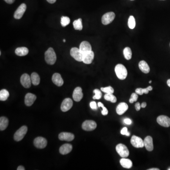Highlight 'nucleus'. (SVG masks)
<instances>
[{
    "instance_id": "1",
    "label": "nucleus",
    "mask_w": 170,
    "mask_h": 170,
    "mask_svg": "<svg viewBox=\"0 0 170 170\" xmlns=\"http://www.w3.org/2000/svg\"><path fill=\"white\" fill-rule=\"evenodd\" d=\"M46 63L50 65H53L56 61V55L53 48H49L45 54Z\"/></svg>"
},
{
    "instance_id": "2",
    "label": "nucleus",
    "mask_w": 170,
    "mask_h": 170,
    "mask_svg": "<svg viewBox=\"0 0 170 170\" xmlns=\"http://www.w3.org/2000/svg\"><path fill=\"white\" fill-rule=\"evenodd\" d=\"M115 72L118 78L121 80H124L127 76V70L122 64H117L115 67Z\"/></svg>"
},
{
    "instance_id": "3",
    "label": "nucleus",
    "mask_w": 170,
    "mask_h": 170,
    "mask_svg": "<svg viewBox=\"0 0 170 170\" xmlns=\"http://www.w3.org/2000/svg\"><path fill=\"white\" fill-rule=\"evenodd\" d=\"M27 131V128L26 126H23L19 129L15 133L14 139L16 141H19L24 138Z\"/></svg>"
},
{
    "instance_id": "4",
    "label": "nucleus",
    "mask_w": 170,
    "mask_h": 170,
    "mask_svg": "<svg viewBox=\"0 0 170 170\" xmlns=\"http://www.w3.org/2000/svg\"><path fill=\"white\" fill-rule=\"evenodd\" d=\"M116 150L120 156L126 158L129 156V151L127 146L122 144H119L116 146Z\"/></svg>"
},
{
    "instance_id": "5",
    "label": "nucleus",
    "mask_w": 170,
    "mask_h": 170,
    "mask_svg": "<svg viewBox=\"0 0 170 170\" xmlns=\"http://www.w3.org/2000/svg\"><path fill=\"white\" fill-rule=\"evenodd\" d=\"M115 14L113 12H109L104 14L102 18V22L105 25L110 24L115 19Z\"/></svg>"
},
{
    "instance_id": "6",
    "label": "nucleus",
    "mask_w": 170,
    "mask_h": 170,
    "mask_svg": "<svg viewBox=\"0 0 170 170\" xmlns=\"http://www.w3.org/2000/svg\"><path fill=\"white\" fill-rule=\"evenodd\" d=\"M97 127V123L92 120H87L83 123L82 128L86 131H92Z\"/></svg>"
},
{
    "instance_id": "7",
    "label": "nucleus",
    "mask_w": 170,
    "mask_h": 170,
    "mask_svg": "<svg viewBox=\"0 0 170 170\" xmlns=\"http://www.w3.org/2000/svg\"><path fill=\"white\" fill-rule=\"evenodd\" d=\"M70 54L76 61L82 62L83 54L79 49L77 48H72L70 51Z\"/></svg>"
},
{
    "instance_id": "8",
    "label": "nucleus",
    "mask_w": 170,
    "mask_h": 170,
    "mask_svg": "<svg viewBox=\"0 0 170 170\" xmlns=\"http://www.w3.org/2000/svg\"><path fill=\"white\" fill-rule=\"evenodd\" d=\"M131 144L136 148H142L144 146V141L139 137L133 135L131 140Z\"/></svg>"
},
{
    "instance_id": "9",
    "label": "nucleus",
    "mask_w": 170,
    "mask_h": 170,
    "mask_svg": "<svg viewBox=\"0 0 170 170\" xmlns=\"http://www.w3.org/2000/svg\"><path fill=\"white\" fill-rule=\"evenodd\" d=\"M20 83L24 88H30L32 83L31 77L27 74H23L20 78Z\"/></svg>"
},
{
    "instance_id": "10",
    "label": "nucleus",
    "mask_w": 170,
    "mask_h": 170,
    "mask_svg": "<svg viewBox=\"0 0 170 170\" xmlns=\"http://www.w3.org/2000/svg\"><path fill=\"white\" fill-rule=\"evenodd\" d=\"M34 144L35 146L38 148H44L46 147L48 144V141L44 137H39L35 139Z\"/></svg>"
},
{
    "instance_id": "11",
    "label": "nucleus",
    "mask_w": 170,
    "mask_h": 170,
    "mask_svg": "<svg viewBox=\"0 0 170 170\" xmlns=\"http://www.w3.org/2000/svg\"><path fill=\"white\" fill-rule=\"evenodd\" d=\"M157 122L159 125L165 127L170 126V118L168 116L160 115L157 118Z\"/></svg>"
},
{
    "instance_id": "12",
    "label": "nucleus",
    "mask_w": 170,
    "mask_h": 170,
    "mask_svg": "<svg viewBox=\"0 0 170 170\" xmlns=\"http://www.w3.org/2000/svg\"><path fill=\"white\" fill-rule=\"evenodd\" d=\"M73 106V101L71 98H67L64 99L61 105V110L62 112H67L71 109Z\"/></svg>"
},
{
    "instance_id": "13",
    "label": "nucleus",
    "mask_w": 170,
    "mask_h": 170,
    "mask_svg": "<svg viewBox=\"0 0 170 170\" xmlns=\"http://www.w3.org/2000/svg\"><path fill=\"white\" fill-rule=\"evenodd\" d=\"M27 9V6L25 4H22L19 6L17 10L15 12L14 17L16 19H19L22 18Z\"/></svg>"
},
{
    "instance_id": "14",
    "label": "nucleus",
    "mask_w": 170,
    "mask_h": 170,
    "mask_svg": "<svg viewBox=\"0 0 170 170\" xmlns=\"http://www.w3.org/2000/svg\"><path fill=\"white\" fill-rule=\"evenodd\" d=\"M94 58V53L90 51L83 54L82 62L85 64H89L92 62Z\"/></svg>"
},
{
    "instance_id": "15",
    "label": "nucleus",
    "mask_w": 170,
    "mask_h": 170,
    "mask_svg": "<svg viewBox=\"0 0 170 170\" xmlns=\"http://www.w3.org/2000/svg\"><path fill=\"white\" fill-rule=\"evenodd\" d=\"M72 97L75 101H80L83 97L82 88L80 87H77L73 91Z\"/></svg>"
},
{
    "instance_id": "16",
    "label": "nucleus",
    "mask_w": 170,
    "mask_h": 170,
    "mask_svg": "<svg viewBox=\"0 0 170 170\" xmlns=\"http://www.w3.org/2000/svg\"><path fill=\"white\" fill-rule=\"evenodd\" d=\"M74 137V134L69 132H62L59 135V139L62 141H71Z\"/></svg>"
},
{
    "instance_id": "17",
    "label": "nucleus",
    "mask_w": 170,
    "mask_h": 170,
    "mask_svg": "<svg viewBox=\"0 0 170 170\" xmlns=\"http://www.w3.org/2000/svg\"><path fill=\"white\" fill-rule=\"evenodd\" d=\"M36 95L31 93H27L25 96V104L27 106H31L34 104V102L36 100Z\"/></svg>"
},
{
    "instance_id": "18",
    "label": "nucleus",
    "mask_w": 170,
    "mask_h": 170,
    "mask_svg": "<svg viewBox=\"0 0 170 170\" xmlns=\"http://www.w3.org/2000/svg\"><path fill=\"white\" fill-rule=\"evenodd\" d=\"M144 144L146 150L152 151L153 150L154 145L153 139L151 136H147L144 140Z\"/></svg>"
},
{
    "instance_id": "19",
    "label": "nucleus",
    "mask_w": 170,
    "mask_h": 170,
    "mask_svg": "<svg viewBox=\"0 0 170 170\" xmlns=\"http://www.w3.org/2000/svg\"><path fill=\"white\" fill-rule=\"evenodd\" d=\"M79 50L82 54L86 53L87 52L92 51L91 45L90 43L87 41H83L80 44L79 46Z\"/></svg>"
},
{
    "instance_id": "20",
    "label": "nucleus",
    "mask_w": 170,
    "mask_h": 170,
    "mask_svg": "<svg viewBox=\"0 0 170 170\" xmlns=\"http://www.w3.org/2000/svg\"><path fill=\"white\" fill-rule=\"evenodd\" d=\"M52 81L54 84L58 87L63 85V80L59 73H54L52 77Z\"/></svg>"
},
{
    "instance_id": "21",
    "label": "nucleus",
    "mask_w": 170,
    "mask_h": 170,
    "mask_svg": "<svg viewBox=\"0 0 170 170\" xmlns=\"http://www.w3.org/2000/svg\"><path fill=\"white\" fill-rule=\"evenodd\" d=\"M128 105L125 102H121L119 104L116 108V112L119 115H121L124 114L128 109Z\"/></svg>"
},
{
    "instance_id": "22",
    "label": "nucleus",
    "mask_w": 170,
    "mask_h": 170,
    "mask_svg": "<svg viewBox=\"0 0 170 170\" xmlns=\"http://www.w3.org/2000/svg\"><path fill=\"white\" fill-rule=\"evenodd\" d=\"M72 149V146L70 144H65L60 147L59 151L61 154L65 155V154H68L71 152Z\"/></svg>"
},
{
    "instance_id": "23",
    "label": "nucleus",
    "mask_w": 170,
    "mask_h": 170,
    "mask_svg": "<svg viewBox=\"0 0 170 170\" xmlns=\"http://www.w3.org/2000/svg\"><path fill=\"white\" fill-rule=\"evenodd\" d=\"M139 66L140 70H141L143 73L147 74L150 71V68L147 62L145 61H140L139 63Z\"/></svg>"
},
{
    "instance_id": "24",
    "label": "nucleus",
    "mask_w": 170,
    "mask_h": 170,
    "mask_svg": "<svg viewBox=\"0 0 170 170\" xmlns=\"http://www.w3.org/2000/svg\"><path fill=\"white\" fill-rule=\"evenodd\" d=\"M120 163L123 168L130 169L132 166V161L130 159H127L125 158H122L120 160Z\"/></svg>"
},
{
    "instance_id": "25",
    "label": "nucleus",
    "mask_w": 170,
    "mask_h": 170,
    "mask_svg": "<svg viewBox=\"0 0 170 170\" xmlns=\"http://www.w3.org/2000/svg\"><path fill=\"white\" fill-rule=\"evenodd\" d=\"M28 49L25 47H22V48H17L15 50V53L16 55H18L19 56H23L28 54Z\"/></svg>"
},
{
    "instance_id": "26",
    "label": "nucleus",
    "mask_w": 170,
    "mask_h": 170,
    "mask_svg": "<svg viewBox=\"0 0 170 170\" xmlns=\"http://www.w3.org/2000/svg\"><path fill=\"white\" fill-rule=\"evenodd\" d=\"M9 124V120L5 117H1L0 118V130L4 131L7 128Z\"/></svg>"
},
{
    "instance_id": "27",
    "label": "nucleus",
    "mask_w": 170,
    "mask_h": 170,
    "mask_svg": "<svg viewBox=\"0 0 170 170\" xmlns=\"http://www.w3.org/2000/svg\"><path fill=\"white\" fill-rule=\"evenodd\" d=\"M31 79L32 83L35 86H37L39 84L40 82V78L39 76L37 73L33 72L31 75Z\"/></svg>"
},
{
    "instance_id": "28",
    "label": "nucleus",
    "mask_w": 170,
    "mask_h": 170,
    "mask_svg": "<svg viewBox=\"0 0 170 170\" xmlns=\"http://www.w3.org/2000/svg\"><path fill=\"white\" fill-rule=\"evenodd\" d=\"M153 88L151 86H149L146 88H138L137 89H136L135 92L137 94L140 95H142L143 94L148 93L149 91H152Z\"/></svg>"
},
{
    "instance_id": "29",
    "label": "nucleus",
    "mask_w": 170,
    "mask_h": 170,
    "mask_svg": "<svg viewBox=\"0 0 170 170\" xmlns=\"http://www.w3.org/2000/svg\"><path fill=\"white\" fill-rule=\"evenodd\" d=\"M73 27L75 30H81L83 28L82 23V19H79L77 20H75L73 23Z\"/></svg>"
},
{
    "instance_id": "30",
    "label": "nucleus",
    "mask_w": 170,
    "mask_h": 170,
    "mask_svg": "<svg viewBox=\"0 0 170 170\" xmlns=\"http://www.w3.org/2000/svg\"><path fill=\"white\" fill-rule=\"evenodd\" d=\"M9 97V93L6 89H2L0 91V100L6 101Z\"/></svg>"
},
{
    "instance_id": "31",
    "label": "nucleus",
    "mask_w": 170,
    "mask_h": 170,
    "mask_svg": "<svg viewBox=\"0 0 170 170\" xmlns=\"http://www.w3.org/2000/svg\"><path fill=\"white\" fill-rule=\"evenodd\" d=\"M123 55L127 60H130L132 57V52L131 49L128 47L125 48L123 50Z\"/></svg>"
},
{
    "instance_id": "32",
    "label": "nucleus",
    "mask_w": 170,
    "mask_h": 170,
    "mask_svg": "<svg viewBox=\"0 0 170 170\" xmlns=\"http://www.w3.org/2000/svg\"><path fill=\"white\" fill-rule=\"evenodd\" d=\"M104 98L106 101H110L113 103H115L117 102V98L116 97L114 96L113 94H106L104 96Z\"/></svg>"
},
{
    "instance_id": "33",
    "label": "nucleus",
    "mask_w": 170,
    "mask_h": 170,
    "mask_svg": "<svg viewBox=\"0 0 170 170\" xmlns=\"http://www.w3.org/2000/svg\"><path fill=\"white\" fill-rule=\"evenodd\" d=\"M128 26L131 29H134L136 26L135 19L133 16H130L128 20Z\"/></svg>"
},
{
    "instance_id": "34",
    "label": "nucleus",
    "mask_w": 170,
    "mask_h": 170,
    "mask_svg": "<svg viewBox=\"0 0 170 170\" xmlns=\"http://www.w3.org/2000/svg\"><path fill=\"white\" fill-rule=\"evenodd\" d=\"M70 22L71 20L69 17H66V16H62L61 18V25L63 27H65L66 26L69 25Z\"/></svg>"
},
{
    "instance_id": "35",
    "label": "nucleus",
    "mask_w": 170,
    "mask_h": 170,
    "mask_svg": "<svg viewBox=\"0 0 170 170\" xmlns=\"http://www.w3.org/2000/svg\"><path fill=\"white\" fill-rule=\"evenodd\" d=\"M101 90L104 92L106 93V94H113L114 93V89L112 87H105V88H101Z\"/></svg>"
},
{
    "instance_id": "36",
    "label": "nucleus",
    "mask_w": 170,
    "mask_h": 170,
    "mask_svg": "<svg viewBox=\"0 0 170 170\" xmlns=\"http://www.w3.org/2000/svg\"><path fill=\"white\" fill-rule=\"evenodd\" d=\"M93 92L95 94V96H94L93 97L94 99L98 100V99L101 98L102 94L100 90H99L98 89H95V90H94Z\"/></svg>"
},
{
    "instance_id": "37",
    "label": "nucleus",
    "mask_w": 170,
    "mask_h": 170,
    "mask_svg": "<svg viewBox=\"0 0 170 170\" xmlns=\"http://www.w3.org/2000/svg\"><path fill=\"white\" fill-rule=\"evenodd\" d=\"M98 106L99 107H102V114L103 115H107L108 114V111L106 107L104 106V105L101 102H98Z\"/></svg>"
},
{
    "instance_id": "38",
    "label": "nucleus",
    "mask_w": 170,
    "mask_h": 170,
    "mask_svg": "<svg viewBox=\"0 0 170 170\" xmlns=\"http://www.w3.org/2000/svg\"><path fill=\"white\" fill-rule=\"evenodd\" d=\"M137 98H138V96L137 94L136 93H132L131 95V98L129 100V102L132 104L134 102H136L137 101Z\"/></svg>"
},
{
    "instance_id": "39",
    "label": "nucleus",
    "mask_w": 170,
    "mask_h": 170,
    "mask_svg": "<svg viewBox=\"0 0 170 170\" xmlns=\"http://www.w3.org/2000/svg\"><path fill=\"white\" fill-rule=\"evenodd\" d=\"M121 133L122 135H126L127 136H130V133L128 131L127 128L124 127L121 130Z\"/></svg>"
},
{
    "instance_id": "40",
    "label": "nucleus",
    "mask_w": 170,
    "mask_h": 170,
    "mask_svg": "<svg viewBox=\"0 0 170 170\" xmlns=\"http://www.w3.org/2000/svg\"><path fill=\"white\" fill-rule=\"evenodd\" d=\"M90 106L91 109L93 110H96L97 109V105L96 102L92 101L90 103Z\"/></svg>"
},
{
    "instance_id": "41",
    "label": "nucleus",
    "mask_w": 170,
    "mask_h": 170,
    "mask_svg": "<svg viewBox=\"0 0 170 170\" xmlns=\"http://www.w3.org/2000/svg\"><path fill=\"white\" fill-rule=\"evenodd\" d=\"M124 122L125 124L130 125L131 124L132 121L130 119L126 118L124 120Z\"/></svg>"
},
{
    "instance_id": "42",
    "label": "nucleus",
    "mask_w": 170,
    "mask_h": 170,
    "mask_svg": "<svg viewBox=\"0 0 170 170\" xmlns=\"http://www.w3.org/2000/svg\"><path fill=\"white\" fill-rule=\"evenodd\" d=\"M141 105L140 104V102H137L135 104V108L137 111H139L141 108Z\"/></svg>"
},
{
    "instance_id": "43",
    "label": "nucleus",
    "mask_w": 170,
    "mask_h": 170,
    "mask_svg": "<svg viewBox=\"0 0 170 170\" xmlns=\"http://www.w3.org/2000/svg\"><path fill=\"white\" fill-rule=\"evenodd\" d=\"M5 2H7L8 4H12L14 2L15 0H4Z\"/></svg>"
},
{
    "instance_id": "44",
    "label": "nucleus",
    "mask_w": 170,
    "mask_h": 170,
    "mask_svg": "<svg viewBox=\"0 0 170 170\" xmlns=\"http://www.w3.org/2000/svg\"><path fill=\"white\" fill-rule=\"evenodd\" d=\"M50 4H54V2H56V0H46Z\"/></svg>"
},
{
    "instance_id": "45",
    "label": "nucleus",
    "mask_w": 170,
    "mask_h": 170,
    "mask_svg": "<svg viewBox=\"0 0 170 170\" xmlns=\"http://www.w3.org/2000/svg\"><path fill=\"white\" fill-rule=\"evenodd\" d=\"M18 170H25V168L22 166H19L17 168Z\"/></svg>"
},
{
    "instance_id": "46",
    "label": "nucleus",
    "mask_w": 170,
    "mask_h": 170,
    "mask_svg": "<svg viewBox=\"0 0 170 170\" xmlns=\"http://www.w3.org/2000/svg\"><path fill=\"white\" fill-rule=\"evenodd\" d=\"M146 106V102H142V104L141 105V107L142 108H145Z\"/></svg>"
},
{
    "instance_id": "47",
    "label": "nucleus",
    "mask_w": 170,
    "mask_h": 170,
    "mask_svg": "<svg viewBox=\"0 0 170 170\" xmlns=\"http://www.w3.org/2000/svg\"><path fill=\"white\" fill-rule=\"evenodd\" d=\"M167 84L168 85V86H169V87H170V79H168L167 81Z\"/></svg>"
},
{
    "instance_id": "48",
    "label": "nucleus",
    "mask_w": 170,
    "mask_h": 170,
    "mask_svg": "<svg viewBox=\"0 0 170 170\" xmlns=\"http://www.w3.org/2000/svg\"><path fill=\"white\" fill-rule=\"evenodd\" d=\"M148 170H159L158 168H151V169H148Z\"/></svg>"
},
{
    "instance_id": "49",
    "label": "nucleus",
    "mask_w": 170,
    "mask_h": 170,
    "mask_svg": "<svg viewBox=\"0 0 170 170\" xmlns=\"http://www.w3.org/2000/svg\"><path fill=\"white\" fill-rule=\"evenodd\" d=\"M149 83H152V81H151V80H150V81L149 82Z\"/></svg>"
},
{
    "instance_id": "50",
    "label": "nucleus",
    "mask_w": 170,
    "mask_h": 170,
    "mask_svg": "<svg viewBox=\"0 0 170 170\" xmlns=\"http://www.w3.org/2000/svg\"><path fill=\"white\" fill-rule=\"evenodd\" d=\"M66 40L65 39H63V42H65Z\"/></svg>"
},
{
    "instance_id": "51",
    "label": "nucleus",
    "mask_w": 170,
    "mask_h": 170,
    "mask_svg": "<svg viewBox=\"0 0 170 170\" xmlns=\"http://www.w3.org/2000/svg\"><path fill=\"white\" fill-rule=\"evenodd\" d=\"M168 170H170V168H169V169H168Z\"/></svg>"
},
{
    "instance_id": "52",
    "label": "nucleus",
    "mask_w": 170,
    "mask_h": 170,
    "mask_svg": "<svg viewBox=\"0 0 170 170\" xmlns=\"http://www.w3.org/2000/svg\"><path fill=\"white\" fill-rule=\"evenodd\" d=\"M131 1H134V0H131Z\"/></svg>"
}]
</instances>
